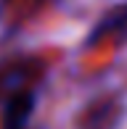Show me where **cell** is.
<instances>
[{"mask_svg":"<svg viewBox=\"0 0 127 129\" xmlns=\"http://www.w3.org/2000/svg\"><path fill=\"white\" fill-rule=\"evenodd\" d=\"M34 92L29 90H19L8 98L3 111V129H27L32 113H34Z\"/></svg>","mask_w":127,"mask_h":129,"instance_id":"3","label":"cell"},{"mask_svg":"<svg viewBox=\"0 0 127 129\" xmlns=\"http://www.w3.org/2000/svg\"><path fill=\"white\" fill-rule=\"evenodd\" d=\"M122 103L117 98H98L85 108L82 119H79V129H117L122 121Z\"/></svg>","mask_w":127,"mask_h":129,"instance_id":"1","label":"cell"},{"mask_svg":"<svg viewBox=\"0 0 127 129\" xmlns=\"http://www.w3.org/2000/svg\"><path fill=\"white\" fill-rule=\"evenodd\" d=\"M5 8H8V0H0V24H3V19H5Z\"/></svg>","mask_w":127,"mask_h":129,"instance_id":"4","label":"cell"},{"mask_svg":"<svg viewBox=\"0 0 127 129\" xmlns=\"http://www.w3.org/2000/svg\"><path fill=\"white\" fill-rule=\"evenodd\" d=\"M103 40H127V3L114 5L111 11L98 19V24L93 26V32L88 34V42H103Z\"/></svg>","mask_w":127,"mask_h":129,"instance_id":"2","label":"cell"}]
</instances>
